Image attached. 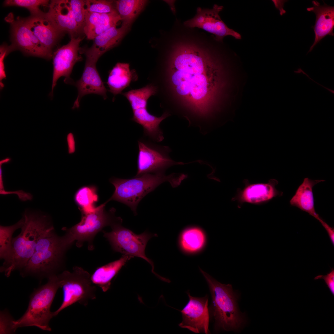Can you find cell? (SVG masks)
Here are the masks:
<instances>
[{"label":"cell","mask_w":334,"mask_h":334,"mask_svg":"<svg viewBox=\"0 0 334 334\" xmlns=\"http://www.w3.org/2000/svg\"><path fill=\"white\" fill-rule=\"evenodd\" d=\"M165 63V76L172 94L185 101L195 112L205 115L219 70L216 56L222 48L213 35L182 23L174 27Z\"/></svg>","instance_id":"1"},{"label":"cell","mask_w":334,"mask_h":334,"mask_svg":"<svg viewBox=\"0 0 334 334\" xmlns=\"http://www.w3.org/2000/svg\"><path fill=\"white\" fill-rule=\"evenodd\" d=\"M23 216L21 232L12 238L11 252L1 268L7 277L15 270H22L33 255L40 239L54 230L50 218L46 214L26 209Z\"/></svg>","instance_id":"2"},{"label":"cell","mask_w":334,"mask_h":334,"mask_svg":"<svg viewBox=\"0 0 334 334\" xmlns=\"http://www.w3.org/2000/svg\"><path fill=\"white\" fill-rule=\"evenodd\" d=\"M187 177L183 174L173 173L166 175L164 173H146L128 179L113 177L109 181L114 186L115 191L106 202L115 200L124 204L136 215L137 207L140 200L160 185L168 182L173 187H175Z\"/></svg>","instance_id":"3"},{"label":"cell","mask_w":334,"mask_h":334,"mask_svg":"<svg viewBox=\"0 0 334 334\" xmlns=\"http://www.w3.org/2000/svg\"><path fill=\"white\" fill-rule=\"evenodd\" d=\"M208 285L212 300V312L215 328L226 331L237 330L243 325L245 319L239 311L238 296L230 284H222L199 268Z\"/></svg>","instance_id":"4"},{"label":"cell","mask_w":334,"mask_h":334,"mask_svg":"<svg viewBox=\"0 0 334 334\" xmlns=\"http://www.w3.org/2000/svg\"><path fill=\"white\" fill-rule=\"evenodd\" d=\"M61 288L58 275L48 277V282L34 291L31 295L28 309L18 319L12 321L13 332L19 328L35 326L45 331H51L49 323L54 317L50 307L58 289Z\"/></svg>","instance_id":"5"},{"label":"cell","mask_w":334,"mask_h":334,"mask_svg":"<svg viewBox=\"0 0 334 334\" xmlns=\"http://www.w3.org/2000/svg\"><path fill=\"white\" fill-rule=\"evenodd\" d=\"M54 231L39 240L33 255L21 270L23 275H48L49 277L55 274L54 272L62 265L68 249L64 245L62 237L57 235Z\"/></svg>","instance_id":"6"},{"label":"cell","mask_w":334,"mask_h":334,"mask_svg":"<svg viewBox=\"0 0 334 334\" xmlns=\"http://www.w3.org/2000/svg\"><path fill=\"white\" fill-rule=\"evenodd\" d=\"M107 203L97 207L93 212L82 214L80 221L70 228L63 227L65 234L62 237L65 246L69 248L76 241V246L80 248L85 242L88 243V249L92 250L94 248L93 239L96 234L107 226H111L113 223L121 220L120 218L115 217V211L112 208L107 212L105 209Z\"/></svg>","instance_id":"7"},{"label":"cell","mask_w":334,"mask_h":334,"mask_svg":"<svg viewBox=\"0 0 334 334\" xmlns=\"http://www.w3.org/2000/svg\"><path fill=\"white\" fill-rule=\"evenodd\" d=\"M157 91L156 87L149 84L141 88L132 89L121 94L127 98L131 105L133 113L131 120L143 127L145 136L152 141L159 142L164 139L160 124L170 114L166 111L161 117H157L148 110V101L150 97L156 95Z\"/></svg>","instance_id":"8"},{"label":"cell","mask_w":334,"mask_h":334,"mask_svg":"<svg viewBox=\"0 0 334 334\" xmlns=\"http://www.w3.org/2000/svg\"><path fill=\"white\" fill-rule=\"evenodd\" d=\"M58 275L62 289L63 299L60 306L53 312L54 316L75 303L86 306L89 301L96 298V287L91 281L89 273L82 268L75 266L72 272L64 271Z\"/></svg>","instance_id":"9"},{"label":"cell","mask_w":334,"mask_h":334,"mask_svg":"<svg viewBox=\"0 0 334 334\" xmlns=\"http://www.w3.org/2000/svg\"><path fill=\"white\" fill-rule=\"evenodd\" d=\"M122 221L113 223L111 226L112 230L110 232L103 231L104 237L109 241L115 251L124 255L140 257L146 260L151 265L152 273L161 279L162 277L154 271V266L152 262L145 254L147 244L153 235L146 232L137 235L131 230L122 226L121 225Z\"/></svg>","instance_id":"10"},{"label":"cell","mask_w":334,"mask_h":334,"mask_svg":"<svg viewBox=\"0 0 334 334\" xmlns=\"http://www.w3.org/2000/svg\"><path fill=\"white\" fill-rule=\"evenodd\" d=\"M138 143L137 171L135 177L146 173H164L170 167L181 164L169 157L171 151L168 146L158 145L143 138L139 139Z\"/></svg>","instance_id":"11"},{"label":"cell","mask_w":334,"mask_h":334,"mask_svg":"<svg viewBox=\"0 0 334 334\" xmlns=\"http://www.w3.org/2000/svg\"><path fill=\"white\" fill-rule=\"evenodd\" d=\"M105 53L93 45L85 51L86 59L82 75L81 78L73 84L77 89L78 94L73 109L79 108L81 98L87 94H95L102 96L104 100L107 98V90L96 66L99 58Z\"/></svg>","instance_id":"12"},{"label":"cell","mask_w":334,"mask_h":334,"mask_svg":"<svg viewBox=\"0 0 334 334\" xmlns=\"http://www.w3.org/2000/svg\"><path fill=\"white\" fill-rule=\"evenodd\" d=\"M11 25L13 50L18 49L26 55L49 59L52 52L45 48L29 28L25 19L18 17L15 19L12 13L6 17Z\"/></svg>","instance_id":"13"},{"label":"cell","mask_w":334,"mask_h":334,"mask_svg":"<svg viewBox=\"0 0 334 334\" xmlns=\"http://www.w3.org/2000/svg\"><path fill=\"white\" fill-rule=\"evenodd\" d=\"M223 8L222 6L217 4L211 9L198 7L195 15L183 23L186 27L197 28L212 34L218 42H223L224 38L228 36L241 39L239 33L228 28L221 20L219 13Z\"/></svg>","instance_id":"14"},{"label":"cell","mask_w":334,"mask_h":334,"mask_svg":"<svg viewBox=\"0 0 334 334\" xmlns=\"http://www.w3.org/2000/svg\"><path fill=\"white\" fill-rule=\"evenodd\" d=\"M83 39L79 37H71L68 43L53 54V71L51 96H53L54 88L60 77H65V83L73 84L74 82L70 75L74 65L82 59L78 52L79 44Z\"/></svg>","instance_id":"15"},{"label":"cell","mask_w":334,"mask_h":334,"mask_svg":"<svg viewBox=\"0 0 334 334\" xmlns=\"http://www.w3.org/2000/svg\"><path fill=\"white\" fill-rule=\"evenodd\" d=\"M187 293L189 301L181 311L182 319L179 326L194 333H209L208 296L198 298Z\"/></svg>","instance_id":"16"},{"label":"cell","mask_w":334,"mask_h":334,"mask_svg":"<svg viewBox=\"0 0 334 334\" xmlns=\"http://www.w3.org/2000/svg\"><path fill=\"white\" fill-rule=\"evenodd\" d=\"M29 28L42 45L52 52V49L63 33L54 25L46 13L25 18Z\"/></svg>","instance_id":"17"},{"label":"cell","mask_w":334,"mask_h":334,"mask_svg":"<svg viewBox=\"0 0 334 334\" xmlns=\"http://www.w3.org/2000/svg\"><path fill=\"white\" fill-rule=\"evenodd\" d=\"M46 14L55 27L62 32L75 37L79 32L69 0H52Z\"/></svg>","instance_id":"18"},{"label":"cell","mask_w":334,"mask_h":334,"mask_svg":"<svg viewBox=\"0 0 334 334\" xmlns=\"http://www.w3.org/2000/svg\"><path fill=\"white\" fill-rule=\"evenodd\" d=\"M313 6L307 8L308 11L314 12L316 15L315 25L312 27L315 33L314 42L307 53L313 50L316 45L328 35L334 36V7L324 3L321 5L317 1H312Z\"/></svg>","instance_id":"19"},{"label":"cell","mask_w":334,"mask_h":334,"mask_svg":"<svg viewBox=\"0 0 334 334\" xmlns=\"http://www.w3.org/2000/svg\"><path fill=\"white\" fill-rule=\"evenodd\" d=\"M120 20H121V17L117 11L105 14L86 11L83 31L87 39L94 40L97 36L110 28L116 26Z\"/></svg>","instance_id":"20"},{"label":"cell","mask_w":334,"mask_h":334,"mask_svg":"<svg viewBox=\"0 0 334 334\" xmlns=\"http://www.w3.org/2000/svg\"><path fill=\"white\" fill-rule=\"evenodd\" d=\"M277 180L272 179L267 183L251 184L247 186L239 195L240 201L251 203H264L273 198L281 195L282 192L278 191L275 186Z\"/></svg>","instance_id":"21"},{"label":"cell","mask_w":334,"mask_h":334,"mask_svg":"<svg viewBox=\"0 0 334 334\" xmlns=\"http://www.w3.org/2000/svg\"><path fill=\"white\" fill-rule=\"evenodd\" d=\"M323 180H312L308 178L304 179L295 195L290 201V204L307 212L321 223L323 220L316 212L314 206L313 188L314 186Z\"/></svg>","instance_id":"22"},{"label":"cell","mask_w":334,"mask_h":334,"mask_svg":"<svg viewBox=\"0 0 334 334\" xmlns=\"http://www.w3.org/2000/svg\"><path fill=\"white\" fill-rule=\"evenodd\" d=\"M135 71L131 70L128 63L118 62L110 71L106 83L109 88V91L114 96L121 94L122 90L128 87L132 82L138 79Z\"/></svg>","instance_id":"23"},{"label":"cell","mask_w":334,"mask_h":334,"mask_svg":"<svg viewBox=\"0 0 334 334\" xmlns=\"http://www.w3.org/2000/svg\"><path fill=\"white\" fill-rule=\"evenodd\" d=\"M207 242L204 231L197 226H191L184 229L178 238V245L181 250L187 254H194L202 251Z\"/></svg>","instance_id":"24"},{"label":"cell","mask_w":334,"mask_h":334,"mask_svg":"<svg viewBox=\"0 0 334 334\" xmlns=\"http://www.w3.org/2000/svg\"><path fill=\"white\" fill-rule=\"evenodd\" d=\"M133 256L124 255L120 259L97 268L91 276L92 283L106 292L110 288L111 281L126 262Z\"/></svg>","instance_id":"25"},{"label":"cell","mask_w":334,"mask_h":334,"mask_svg":"<svg viewBox=\"0 0 334 334\" xmlns=\"http://www.w3.org/2000/svg\"><path fill=\"white\" fill-rule=\"evenodd\" d=\"M130 27L122 24L119 28L112 27L97 36L93 45L105 53L118 43Z\"/></svg>","instance_id":"26"},{"label":"cell","mask_w":334,"mask_h":334,"mask_svg":"<svg viewBox=\"0 0 334 334\" xmlns=\"http://www.w3.org/2000/svg\"><path fill=\"white\" fill-rule=\"evenodd\" d=\"M147 1L119 0L115 2V8L122 24L130 26L133 20L143 9Z\"/></svg>","instance_id":"27"},{"label":"cell","mask_w":334,"mask_h":334,"mask_svg":"<svg viewBox=\"0 0 334 334\" xmlns=\"http://www.w3.org/2000/svg\"><path fill=\"white\" fill-rule=\"evenodd\" d=\"M74 199L82 214L92 212L96 208L95 203L98 200L97 188L93 185L83 186L76 192Z\"/></svg>","instance_id":"28"},{"label":"cell","mask_w":334,"mask_h":334,"mask_svg":"<svg viewBox=\"0 0 334 334\" xmlns=\"http://www.w3.org/2000/svg\"><path fill=\"white\" fill-rule=\"evenodd\" d=\"M24 221L23 217L16 223L11 226H0V258L4 260L9 255L12 248V236L17 229L21 228Z\"/></svg>","instance_id":"29"},{"label":"cell","mask_w":334,"mask_h":334,"mask_svg":"<svg viewBox=\"0 0 334 334\" xmlns=\"http://www.w3.org/2000/svg\"><path fill=\"white\" fill-rule=\"evenodd\" d=\"M49 1L46 0H6L4 4L5 6H16L25 8L32 16L37 15L44 13L40 9L41 6H49Z\"/></svg>","instance_id":"30"},{"label":"cell","mask_w":334,"mask_h":334,"mask_svg":"<svg viewBox=\"0 0 334 334\" xmlns=\"http://www.w3.org/2000/svg\"><path fill=\"white\" fill-rule=\"evenodd\" d=\"M87 11L101 14L108 13L116 11L113 2L104 0H84Z\"/></svg>","instance_id":"31"},{"label":"cell","mask_w":334,"mask_h":334,"mask_svg":"<svg viewBox=\"0 0 334 334\" xmlns=\"http://www.w3.org/2000/svg\"><path fill=\"white\" fill-rule=\"evenodd\" d=\"M75 21L79 32L83 31L86 10L85 8L84 0H69Z\"/></svg>","instance_id":"32"},{"label":"cell","mask_w":334,"mask_h":334,"mask_svg":"<svg viewBox=\"0 0 334 334\" xmlns=\"http://www.w3.org/2000/svg\"><path fill=\"white\" fill-rule=\"evenodd\" d=\"M13 320L6 311L0 313V334H8L13 332L12 328Z\"/></svg>","instance_id":"33"},{"label":"cell","mask_w":334,"mask_h":334,"mask_svg":"<svg viewBox=\"0 0 334 334\" xmlns=\"http://www.w3.org/2000/svg\"><path fill=\"white\" fill-rule=\"evenodd\" d=\"M11 51L10 46L3 45L0 47V81L1 88H2L4 87L2 80L6 78V75L5 71L4 59L6 54Z\"/></svg>","instance_id":"34"},{"label":"cell","mask_w":334,"mask_h":334,"mask_svg":"<svg viewBox=\"0 0 334 334\" xmlns=\"http://www.w3.org/2000/svg\"><path fill=\"white\" fill-rule=\"evenodd\" d=\"M323 279L332 294L334 295V269L332 268L326 275H318L314 279Z\"/></svg>","instance_id":"35"},{"label":"cell","mask_w":334,"mask_h":334,"mask_svg":"<svg viewBox=\"0 0 334 334\" xmlns=\"http://www.w3.org/2000/svg\"><path fill=\"white\" fill-rule=\"evenodd\" d=\"M67 140L68 145V153L71 154L75 151V142L73 134L70 133L67 135Z\"/></svg>","instance_id":"36"},{"label":"cell","mask_w":334,"mask_h":334,"mask_svg":"<svg viewBox=\"0 0 334 334\" xmlns=\"http://www.w3.org/2000/svg\"><path fill=\"white\" fill-rule=\"evenodd\" d=\"M321 224L325 228L329 237L333 245H334V229L331 227L324 221Z\"/></svg>","instance_id":"37"}]
</instances>
